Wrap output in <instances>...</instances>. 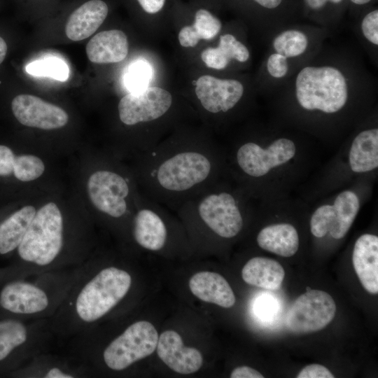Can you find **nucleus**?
<instances>
[{"mask_svg":"<svg viewBox=\"0 0 378 378\" xmlns=\"http://www.w3.org/2000/svg\"><path fill=\"white\" fill-rule=\"evenodd\" d=\"M135 156L140 191L168 209L176 210L220 181L222 155L206 136L174 135Z\"/></svg>","mask_w":378,"mask_h":378,"instance_id":"obj_1","label":"nucleus"},{"mask_svg":"<svg viewBox=\"0 0 378 378\" xmlns=\"http://www.w3.org/2000/svg\"><path fill=\"white\" fill-rule=\"evenodd\" d=\"M132 285V276L126 270L112 265L95 267L87 259L78 267L71 288L50 318L57 341L67 342L95 327L124 300Z\"/></svg>","mask_w":378,"mask_h":378,"instance_id":"obj_2","label":"nucleus"},{"mask_svg":"<svg viewBox=\"0 0 378 378\" xmlns=\"http://www.w3.org/2000/svg\"><path fill=\"white\" fill-rule=\"evenodd\" d=\"M78 267L24 274L2 288L0 306L24 318H50L71 288Z\"/></svg>","mask_w":378,"mask_h":378,"instance_id":"obj_3","label":"nucleus"},{"mask_svg":"<svg viewBox=\"0 0 378 378\" xmlns=\"http://www.w3.org/2000/svg\"><path fill=\"white\" fill-rule=\"evenodd\" d=\"M64 247L63 215L55 203H47L36 211L17 248L23 274L70 269L63 255Z\"/></svg>","mask_w":378,"mask_h":378,"instance_id":"obj_4","label":"nucleus"},{"mask_svg":"<svg viewBox=\"0 0 378 378\" xmlns=\"http://www.w3.org/2000/svg\"><path fill=\"white\" fill-rule=\"evenodd\" d=\"M232 193L218 181L176 209L184 220L197 221L215 235L231 239L244 226L241 204Z\"/></svg>","mask_w":378,"mask_h":378,"instance_id":"obj_5","label":"nucleus"},{"mask_svg":"<svg viewBox=\"0 0 378 378\" xmlns=\"http://www.w3.org/2000/svg\"><path fill=\"white\" fill-rule=\"evenodd\" d=\"M347 87L343 74L334 66H306L297 75L295 95L306 110L333 113L345 106Z\"/></svg>","mask_w":378,"mask_h":378,"instance_id":"obj_6","label":"nucleus"},{"mask_svg":"<svg viewBox=\"0 0 378 378\" xmlns=\"http://www.w3.org/2000/svg\"><path fill=\"white\" fill-rule=\"evenodd\" d=\"M115 169H102L88 181L89 198L102 214L113 219L134 214L140 195L135 176L124 175Z\"/></svg>","mask_w":378,"mask_h":378,"instance_id":"obj_7","label":"nucleus"},{"mask_svg":"<svg viewBox=\"0 0 378 378\" xmlns=\"http://www.w3.org/2000/svg\"><path fill=\"white\" fill-rule=\"evenodd\" d=\"M158 338L152 323L146 321H136L104 346L101 353L102 361L109 370H124L152 354Z\"/></svg>","mask_w":378,"mask_h":378,"instance_id":"obj_8","label":"nucleus"},{"mask_svg":"<svg viewBox=\"0 0 378 378\" xmlns=\"http://www.w3.org/2000/svg\"><path fill=\"white\" fill-rule=\"evenodd\" d=\"M57 341L50 318L5 319L0 321V362L15 350H22L34 358L52 350Z\"/></svg>","mask_w":378,"mask_h":378,"instance_id":"obj_9","label":"nucleus"},{"mask_svg":"<svg viewBox=\"0 0 378 378\" xmlns=\"http://www.w3.org/2000/svg\"><path fill=\"white\" fill-rule=\"evenodd\" d=\"M335 313V302L328 293L310 290L293 302L286 313L285 323L293 333L314 332L328 325Z\"/></svg>","mask_w":378,"mask_h":378,"instance_id":"obj_10","label":"nucleus"},{"mask_svg":"<svg viewBox=\"0 0 378 378\" xmlns=\"http://www.w3.org/2000/svg\"><path fill=\"white\" fill-rule=\"evenodd\" d=\"M296 151L293 141L280 138L267 148H262L258 144L246 141L235 150L234 161L241 174L248 178H260L272 168L288 162Z\"/></svg>","mask_w":378,"mask_h":378,"instance_id":"obj_11","label":"nucleus"},{"mask_svg":"<svg viewBox=\"0 0 378 378\" xmlns=\"http://www.w3.org/2000/svg\"><path fill=\"white\" fill-rule=\"evenodd\" d=\"M167 208L140 192L132 218V237L140 247L150 251L165 247L169 236Z\"/></svg>","mask_w":378,"mask_h":378,"instance_id":"obj_12","label":"nucleus"},{"mask_svg":"<svg viewBox=\"0 0 378 378\" xmlns=\"http://www.w3.org/2000/svg\"><path fill=\"white\" fill-rule=\"evenodd\" d=\"M171 93L158 87H148L122 97L118 105L119 119L127 126L150 124L167 115L172 107Z\"/></svg>","mask_w":378,"mask_h":378,"instance_id":"obj_13","label":"nucleus"},{"mask_svg":"<svg viewBox=\"0 0 378 378\" xmlns=\"http://www.w3.org/2000/svg\"><path fill=\"white\" fill-rule=\"evenodd\" d=\"M359 207L356 193L350 190L342 192L332 205H322L314 212L310 220L312 234L323 237L329 232L334 239L343 238L353 224Z\"/></svg>","mask_w":378,"mask_h":378,"instance_id":"obj_14","label":"nucleus"},{"mask_svg":"<svg viewBox=\"0 0 378 378\" xmlns=\"http://www.w3.org/2000/svg\"><path fill=\"white\" fill-rule=\"evenodd\" d=\"M10 110L21 125L45 130L64 127L69 121L62 108L31 94H20L10 102Z\"/></svg>","mask_w":378,"mask_h":378,"instance_id":"obj_15","label":"nucleus"},{"mask_svg":"<svg viewBox=\"0 0 378 378\" xmlns=\"http://www.w3.org/2000/svg\"><path fill=\"white\" fill-rule=\"evenodd\" d=\"M195 94L202 108L208 113H226L240 101L244 87L237 80L220 79L204 75L195 83Z\"/></svg>","mask_w":378,"mask_h":378,"instance_id":"obj_16","label":"nucleus"},{"mask_svg":"<svg viewBox=\"0 0 378 378\" xmlns=\"http://www.w3.org/2000/svg\"><path fill=\"white\" fill-rule=\"evenodd\" d=\"M156 348L159 358L176 372L194 373L202 365L200 351L184 346L180 335L174 330L163 332L158 338Z\"/></svg>","mask_w":378,"mask_h":378,"instance_id":"obj_17","label":"nucleus"},{"mask_svg":"<svg viewBox=\"0 0 378 378\" xmlns=\"http://www.w3.org/2000/svg\"><path fill=\"white\" fill-rule=\"evenodd\" d=\"M24 374L37 378H76L88 377L85 369L69 355L40 354L24 365Z\"/></svg>","mask_w":378,"mask_h":378,"instance_id":"obj_18","label":"nucleus"},{"mask_svg":"<svg viewBox=\"0 0 378 378\" xmlns=\"http://www.w3.org/2000/svg\"><path fill=\"white\" fill-rule=\"evenodd\" d=\"M352 262L363 288L372 294L378 293V237L364 234L356 240Z\"/></svg>","mask_w":378,"mask_h":378,"instance_id":"obj_19","label":"nucleus"},{"mask_svg":"<svg viewBox=\"0 0 378 378\" xmlns=\"http://www.w3.org/2000/svg\"><path fill=\"white\" fill-rule=\"evenodd\" d=\"M108 13V6L105 1H86L70 15L65 26L66 36L74 41L88 38L102 25Z\"/></svg>","mask_w":378,"mask_h":378,"instance_id":"obj_20","label":"nucleus"},{"mask_svg":"<svg viewBox=\"0 0 378 378\" xmlns=\"http://www.w3.org/2000/svg\"><path fill=\"white\" fill-rule=\"evenodd\" d=\"M192 294L200 300L230 308L235 303V295L226 279L220 274L212 272L195 274L189 281Z\"/></svg>","mask_w":378,"mask_h":378,"instance_id":"obj_21","label":"nucleus"},{"mask_svg":"<svg viewBox=\"0 0 378 378\" xmlns=\"http://www.w3.org/2000/svg\"><path fill=\"white\" fill-rule=\"evenodd\" d=\"M128 41L125 34L118 29L99 32L86 46V54L93 63L108 64L122 61L128 53Z\"/></svg>","mask_w":378,"mask_h":378,"instance_id":"obj_22","label":"nucleus"},{"mask_svg":"<svg viewBox=\"0 0 378 378\" xmlns=\"http://www.w3.org/2000/svg\"><path fill=\"white\" fill-rule=\"evenodd\" d=\"M241 276L249 285L274 290L281 287L285 272L281 265L274 260L254 257L244 266Z\"/></svg>","mask_w":378,"mask_h":378,"instance_id":"obj_23","label":"nucleus"},{"mask_svg":"<svg viewBox=\"0 0 378 378\" xmlns=\"http://www.w3.org/2000/svg\"><path fill=\"white\" fill-rule=\"evenodd\" d=\"M256 240L261 248L283 257L293 255L299 246L298 232L288 223L265 227L258 234Z\"/></svg>","mask_w":378,"mask_h":378,"instance_id":"obj_24","label":"nucleus"},{"mask_svg":"<svg viewBox=\"0 0 378 378\" xmlns=\"http://www.w3.org/2000/svg\"><path fill=\"white\" fill-rule=\"evenodd\" d=\"M36 212L33 206H24L0 223V255L17 251Z\"/></svg>","mask_w":378,"mask_h":378,"instance_id":"obj_25","label":"nucleus"},{"mask_svg":"<svg viewBox=\"0 0 378 378\" xmlns=\"http://www.w3.org/2000/svg\"><path fill=\"white\" fill-rule=\"evenodd\" d=\"M349 161L357 173L372 171L378 167V129L360 132L351 146Z\"/></svg>","mask_w":378,"mask_h":378,"instance_id":"obj_26","label":"nucleus"},{"mask_svg":"<svg viewBox=\"0 0 378 378\" xmlns=\"http://www.w3.org/2000/svg\"><path fill=\"white\" fill-rule=\"evenodd\" d=\"M308 46L307 36L295 29L286 30L279 34L273 41L276 52L288 57H295L304 52Z\"/></svg>","mask_w":378,"mask_h":378,"instance_id":"obj_27","label":"nucleus"},{"mask_svg":"<svg viewBox=\"0 0 378 378\" xmlns=\"http://www.w3.org/2000/svg\"><path fill=\"white\" fill-rule=\"evenodd\" d=\"M25 71L33 76L49 77L62 82L66 80L69 76L68 65L57 57L35 60L26 66Z\"/></svg>","mask_w":378,"mask_h":378,"instance_id":"obj_28","label":"nucleus"},{"mask_svg":"<svg viewBox=\"0 0 378 378\" xmlns=\"http://www.w3.org/2000/svg\"><path fill=\"white\" fill-rule=\"evenodd\" d=\"M45 171L42 160L34 155H16L14 178L22 182H29L40 177Z\"/></svg>","mask_w":378,"mask_h":378,"instance_id":"obj_29","label":"nucleus"},{"mask_svg":"<svg viewBox=\"0 0 378 378\" xmlns=\"http://www.w3.org/2000/svg\"><path fill=\"white\" fill-rule=\"evenodd\" d=\"M153 76L149 63L138 60L128 67L124 78L125 85L130 92H137L148 87Z\"/></svg>","mask_w":378,"mask_h":378,"instance_id":"obj_30","label":"nucleus"},{"mask_svg":"<svg viewBox=\"0 0 378 378\" xmlns=\"http://www.w3.org/2000/svg\"><path fill=\"white\" fill-rule=\"evenodd\" d=\"M191 26L200 40H209L219 33L222 24L220 20L209 10L200 8L195 11L194 22Z\"/></svg>","mask_w":378,"mask_h":378,"instance_id":"obj_31","label":"nucleus"},{"mask_svg":"<svg viewBox=\"0 0 378 378\" xmlns=\"http://www.w3.org/2000/svg\"><path fill=\"white\" fill-rule=\"evenodd\" d=\"M218 47L230 60L233 59L240 62H245L249 58V51L247 48L232 34L222 35Z\"/></svg>","mask_w":378,"mask_h":378,"instance_id":"obj_32","label":"nucleus"},{"mask_svg":"<svg viewBox=\"0 0 378 378\" xmlns=\"http://www.w3.org/2000/svg\"><path fill=\"white\" fill-rule=\"evenodd\" d=\"M201 58L208 67L215 69H223L230 62L218 47H210L204 50Z\"/></svg>","mask_w":378,"mask_h":378,"instance_id":"obj_33","label":"nucleus"},{"mask_svg":"<svg viewBox=\"0 0 378 378\" xmlns=\"http://www.w3.org/2000/svg\"><path fill=\"white\" fill-rule=\"evenodd\" d=\"M362 32L365 38L372 44L378 45V10L367 14L361 23Z\"/></svg>","mask_w":378,"mask_h":378,"instance_id":"obj_34","label":"nucleus"},{"mask_svg":"<svg viewBox=\"0 0 378 378\" xmlns=\"http://www.w3.org/2000/svg\"><path fill=\"white\" fill-rule=\"evenodd\" d=\"M267 69L270 75L274 78L284 77L288 69L287 58L277 52L272 54L267 61Z\"/></svg>","mask_w":378,"mask_h":378,"instance_id":"obj_35","label":"nucleus"},{"mask_svg":"<svg viewBox=\"0 0 378 378\" xmlns=\"http://www.w3.org/2000/svg\"><path fill=\"white\" fill-rule=\"evenodd\" d=\"M297 378H333L334 375L325 366L319 364H311L302 368Z\"/></svg>","mask_w":378,"mask_h":378,"instance_id":"obj_36","label":"nucleus"},{"mask_svg":"<svg viewBox=\"0 0 378 378\" xmlns=\"http://www.w3.org/2000/svg\"><path fill=\"white\" fill-rule=\"evenodd\" d=\"M180 44L185 48L195 47L200 38L191 25L184 26L178 33Z\"/></svg>","mask_w":378,"mask_h":378,"instance_id":"obj_37","label":"nucleus"},{"mask_svg":"<svg viewBox=\"0 0 378 378\" xmlns=\"http://www.w3.org/2000/svg\"><path fill=\"white\" fill-rule=\"evenodd\" d=\"M144 12L149 15L160 13L164 8L167 0H136Z\"/></svg>","mask_w":378,"mask_h":378,"instance_id":"obj_38","label":"nucleus"},{"mask_svg":"<svg viewBox=\"0 0 378 378\" xmlns=\"http://www.w3.org/2000/svg\"><path fill=\"white\" fill-rule=\"evenodd\" d=\"M231 378H263L264 376L256 370L248 366L234 368L230 374Z\"/></svg>","mask_w":378,"mask_h":378,"instance_id":"obj_39","label":"nucleus"},{"mask_svg":"<svg viewBox=\"0 0 378 378\" xmlns=\"http://www.w3.org/2000/svg\"><path fill=\"white\" fill-rule=\"evenodd\" d=\"M261 302L256 304V312L258 315L263 318H268L274 316L275 311V304L273 302H268V298L260 299Z\"/></svg>","mask_w":378,"mask_h":378,"instance_id":"obj_40","label":"nucleus"},{"mask_svg":"<svg viewBox=\"0 0 378 378\" xmlns=\"http://www.w3.org/2000/svg\"><path fill=\"white\" fill-rule=\"evenodd\" d=\"M342 0H306L308 6L314 10L319 9L324 6L329 1L333 4L340 3Z\"/></svg>","mask_w":378,"mask_h":378,"instance_id":"obj_41","label":"nucleus"},{"mask_svg":"<svg viewBox=\"0 0 378 378\" xmlns=\"http://www.w3.org/2000/svg\"><path fill=\"white\" fill-rule=\"evenodd\" d=\"M8 46L6 40L0 36V65L3 64L7 56Z\"/></svg>","mask_w":378,"mask_h":378,"instance_id":"obj_42","label":"nucleus"},{"mask_svg":"<svg viewBox=\"0 0 378 378\" xmlns=\"http://www.w3.org/2000/svg\"><path fill=\"white\" fill-rule=\"evenodd\" d=\"M262 7L267 8H274L277 7L282 0H254Z\"/></svg>","mask_w":378,"mask_h":378,"instance_id":"obj_43","label":"nucleus"},{"mask_svg":"<svg viewBox=\"0 0 378 378\" xmlns=\"http://www.w3.org/2000/svg\"><path fill=\"white\" fill-rule=\"evenodd\" d=\"M351 1L355 4L363 5V4H368L371 0H351Z\"/></svg>","mask_w":378,"mask_h":378,"instance_id":"obj_44","label":"nucleus"},{"mask_svg":"<svg viewBox=\"0 0 378 378\" xmlns=\"http://www.w3.org/2000/svg\"><path fill=\"white\" fill-rule=\"evenodd\" d=\"M311 290V288H310L309 287H307V288H306V290H307V291H309V290Z\"/></svg>","mask_w":378,"mask_h":378,"instance_id":"obj_45","label":"nucleus"}]
</instances>
